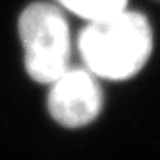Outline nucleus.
<instances>
[{
	"label": "nucleus",
	"mask_w": 160,
	"mask_h": 160,
	"mask_svg": "<svg viewBox=\"0 0 160 160\" xmlns=\"http://www.w3.org/2000/svg\"><path fill=\"white\" fill-rule=\"evenodd\" d=\"M78 50L86 68L97 78L124 81L146 65L152 52V30L143 14L123 9L89 22L79 33Z\"/></svg>",
	"instance_id": "1"
},
{
	"label": "nucleus",
	"mask_w": 160,
	"mask_h": 160,
	"mask_svg": "<svg viewBox=\"0 0 160 160\" xmlns=\"http://www.w3.org/2000/svg\"><path fill=\"white\" fill-rule=\"evenodd\" d=\"M19 38L27 72L36 82L52 84L68 68L70 28L59 6L48 2L28 5L19 17Z\"/></svg>",
	"instance_id": "2"
},
{
	"label": "nucleus",
	"mask_w": 160,
	"mask_h": 160,
	"mask_svg": "<svg viewBox=\"0 0 160 160\" xmlns=\"http://www.w3.org/2000/svg\"><path fill=\"white\" fill-rule=\"evenodd\" d=\"M48 112L64 128H82L90 124L103 109V92L87 68H67L50 84Z\"/></svg>",
	"instance_id": "3"
},
{
	"label": "nucleus",
	"mask_w": 160,
	"mask_h": 160,
	"mask_svg": "<svg viewBox=\"0 0 160 160\" xmlns=\"http://www.w3.org/2000/svg\"><path fill=\"white\" fill-rule=\"evenodd\" d=\"M59 6L72 11L87 22L101 20L126 9L128 0H56Z\"/></svg>",
	"instance_id": "4"
}]
</instances>
